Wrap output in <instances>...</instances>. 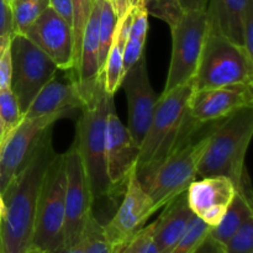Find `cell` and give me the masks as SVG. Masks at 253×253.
<instances>
[{
	"instance_id": "cell-1",
	"label": "cell",
	"mask_w": 253,
	"mask_h": 253,
	"mask_svg": "<svg viewBox=\"0 0 253 253\" xmlns=\"http://www.w3.org/2000/svg\"><path fill=\"white\" fill-rule=\"evenodd\" d=\"M54 153L49 126L37 141L22 169L1 192L4 210L0 253H26L32 247L37 199L44 172Z\"/></svg>"
},
{
	"instance_id": "cell-2",
	"label": "cell",
	"mask_w": 253,
	"mask_h": 253,
	"mask_svg": "<svg viewBox=\"0 0 253 253\" xmlns=\"http://www.w3.org/2000/svg\"><path fill=\"white\" fill-rule=\"evenodd\" d=\"M192 91V82H188L158 98L150 127L140 146L136 172L157 165L173 148L205 126L188 115Z\"/></svg>"
},
{
	"instance_id": "cell-3",
	"label": "cell",
	"mask_w": 253,
	"mask_h": 253,
	"mask_svg": "<svg viewBox=\"0 0 253 253\" xmlns=\"http://www.w3.org/2000/svg\"><path fill=\"white\" fill-rule=\"evenodd\" d=\"M253 135V106L244 108L214 123L209 141L198 165V177L230 178L239 188L246 172L245 158Z\"/></svg>"
},
{
	"instance_id": "cell-4",
	"label": "cell",
	"mask_w": 253,
	"mask_h": 253,
	"mask_svg": "<svg viewBox=\"0 0 253 253\" xmlns=\"http://www.w3.org/2000/svg\"><path fill=\"white\" fill-rule=\"evenodd\" d=\"M210 128L198 136L199 130L180 142L153 167L136 172L156 211L187 192L188 187L197 179L198 165L209 141Z\"/></svg>"
},
{
	"instance_id": "cell-5",
	"label": "cell",
	"mask_w": 253,
	"mask_h": 253,
	"mask_svg": "<svg viewBox=\"0 0 253 253\" xmlns=\"http://www.w3.org/2000/svg\"><path fill=\"white\" fill-rule=\"evenodd\" d=\"M114 103V95L106 93L103 88L91 105L82 109L77 121L74 142L81 155L94 202L115 195L106 173L105 162L106 123Z\"/></svg>"
},
{
	"instance_id": "cell-6",
	"label": "cell",
	"mask_w": 253,
	"mask_h": 253,
	"mask_svg": "<svg viewBox=\"0 0 253 253\" xmlns=\"http://www.w3.org/2000/svg\"><path fill=\"white\" fill-rule=\"evenodd\" d=\"M240 84L253 85V58L229 37L208 29L193 90Z\"/></svg>"
},
{
	"instance_id": "cell-7",
	"label": "cell",
	"mask_w": 253,
	"mask_h": 253,
	"mask_svg": "<svg viewBox=\"0 0 253 253\" xmlns=\"http://www.w3.org/2000/svg\"><path fill=\"white\" fill-rule=\"evenodd\" d=\"M66 169L63 153H54L42 179L35 216L32 247L53 253L64 244Z\"/></svg>"
},
{
	"instance_id": "cell-8",
	"label": "cell",
	"mask_w": 253,
	"mask_h": 253,
	"mask_svg": "<svg viewBox=\"0 0 253 253\" xmlns=\"http://www.w3.org/2000/svg\"><path fill=\"white\" fill-rule=\"evenodd\" d=\"M9 46L12 64L10 89L24 115L37 93L58 72V67L25 35H12Z\"/></svg>"
},
{
	"instance_id": "cell-9",
	"label": "cell",
	"mask_w": 253,
	"mask_h": 253,
	"mask_svg": "<svg viewBox=\"0 0 253 253\" xmlns=\"http://www.w3.org/2000/svg\"><path fill=\"white\" fill-rule=\"evenodd\" d=\"M170 32L172 54L162 95L192 82L208 34L207 12H184L179 21L170 29Z\"/></svg>"
},
{
	"instance_id": "cell-10",
	"label": "cell",
	"mask_w": 253,
	"mask_h": 253,
	"mask_svg": "<svg viewBox=\"0 0 253 253\" xmlns=\"http://www.w3.org/2000/svg\"><path fill=\"white\" fill-rule=\"evenodd\" d=\"M64 156L66 169V222L63 246H73L83 237L89 217L93 215L94 198L76 142Z\"/></svg>"
},
{
	"instance_id": "cell-11",
	"label": "cell",
	"mask_w": 253,
	"mask_h": 253,
	"mask_svg": "<svg viewBox=\"0 0 253 253\" xmlns=\"http://www.w3.org/2000/svg\"><path fill=\"white\" fill-rule=\"evenodd\" d=\"M61 115L25 119L5 137L0 147V190H4L10 180L22 169L36 147L42 133L53 125Z\"/></svg>"
},
{
	"instance_id": "cell-12",
	"label": "cell",
	"mask_w": 253,
	"mask_h": 253,
	"mask_svg": "<svg viewBox=\"0 0 253 253\" xmlns=\"http://www.w3.org/2000/svg\"><path fill=\"white\" fill-rule=\"evenodd\" d=\"M140 147L136 145L127 126L119 119L115 103L110 106L105 132V162L108 178L113 185L114 194L124 192L125 184L136 170Z\"/></svg>"
},
{
	"instance_id": "cell-13",
	"label": "cell",
	"mask_w": 253,
	"mask_h": 253,
	"mask_svg": "<svg viewBox=\"0 0 253 253\" xmlns=\"http://www.w3.org/2000/svg\"><path fill=\"white\" fill-rule=\"evenodd\" d=\"M250 106H253V85L240 84L193 90L187 111L197 124L209 125Z\"/></svg>"
},
{
	"instance_id": "cell-14",
	"label": "cell",
	"mask_w": 253,
	"mask_h": 253,
	"mask_svg": "<svg viewBox=\"0 0 253 253\" xmlns=\"http://www.w3.org/2000/svg\"><path fill=\"white\" fill-rule=\"evenodd\" d=\"M156 212L147 192L137 179L136 170L128 177L124 189V198L118 211L106 225L104 234L113 245L124 244L145 226L146 221Z\"/></svg>"
},
{
	"instance_id": "cell-15",
	"label": "cell",
	"mask_w": 253,
	"mask_h": 253,
	"mask_svg": "<svg viewBox=\"0 0 253 253\" xmlns=\"http://www.w3.org/2000/svg\"><path fill=\"white\" fill-rule=\"evenodd\" d=\"M121 86L127 98V128L136 145L140 147L150 127L153 111L160 98L151 85L145 54L124 74Z\"/></svg>"
},
{
	"instance_id": "cell-16",
	"label": "cell",
	"mask_w": 253,
	"mask_h": 253,
	"mask_svg": "<svg viewBox=\"0 0 253 253\" xmlns=\"http://www.w3.org/2000/svg\"><path fill=\"white\" fill-rule=\"evenodd\" d=\"M25 36L42 49L61 71L74 69L73 31L52 7H47L25 31Z\"/></svg>"
},
{
	"instance_id": "cell-17",
	"label": "cell",
	"mask_w": 253,
	"mask_h": 253,
	"mask_svg": "<svg viewBox=\"0 0 253 253\" xmlns=\"http://www.w3.org/2000/svg\"><path fill=\"white\" fill-rule=\"evenodd\" d=\"M99 14L100 0H95L84 30L78 63L73 74L84 106L91 105L104 88L99 72Z\"/></svg>"
},
{
	"instance_id": "cell-18",
	"label": "cell",
	"mask_w": 253,
	"mask_h": 253,
	"mask_svg": "<svg viewBox=\"0 0 253 253\" xmlns=\"http://www.w3.org/2000/svg\"><path fill=\"white\" fill-rule=\"evenodd\" d=\"M236 190L230 178L217 175L194 180L185 193L193 214L214 227L222 219Z\"/></svg>"
},
{
	"instance_id": "cell-19",
	"label": "cell",
	"mask_w": 253,
	"mask_h": 253,
	"mask_svg": "<svg viewBox=\"0 0 253 253\" xmlns=\"http://www.w3.org/2000/svg\"><path fill=\"white\" fill-rule=\"evenodd\" d=\"M59 71V69H58ZM63 76L54 74L53 78L37 93L24 113L25 119L61 115L68 118L84 108L76 79L71 71H62Z\"/></svg>"
},
{
	"instance_id": "cell-20",
	"label": "cell",
	"mask_w": 253,
	"mask_h": 253,
	"mask_svg": "<svg viewBox=\"0 0 253 253\" xmlns=\"http://www.w3.org/2000/svg\"><path fill=\"white\" fill-rule=\"evenodd\" d=\"M162 209L163 212L153 222V240L160 253H169L184 234L194 214L188 205L185 192L170 200Z\"/></svg>"
},
{
	"instance_id": "cell-21",
	"label": "cell",
	"mask_w": 253,
	"mask_h": 253,
	"mask_svg": "<svg viewBox=\"0 0 253 253\" xmlns=\"http://www.w3.org/2000/svg\"><path fill=\"white\" fill-rule=\"evenodd\" d=\"M131 20H132V10L118 21L113 44L106 57L105 66L101 74L104 90L110 95H115V93L121 86V82L124 78L123 52L128 35H130Z\"/></svg>"
},
{
	"instance_id": "cell-22",
	"label": "cell",
	"mask_w": 253,
	"mask_h": 253,
	"mask_svg": "<svg viewBox=\"0 0 253 253\" xmlns=\"http://www.w3.org/2000/svg\"><path fill=\"white\" fill-rule=\"evenodd\" d=\"M252 216V202L236 190V194L230 203L222 219L216 226L210 229L209 235L222 246L241 227V225Z\"/></svg>"
},
{
	"instance_id": "cell-23",
	"label": "cell",
	"mask_w": 253,
	"mask_h": 253,
	"mask_svg": "<svg viewBox=\"0 0 253 253\" xmlns=\"http://www.w3.org/2000/svg\"><path fill=\"white\" fill-rule=\"evenodd\" d=\"M118 21V16H116L109 0H100V14H99V72H100V78L103 74L104 66H105L106 57H108L110 47L113 44Z\"/></svg>"
},
{
	"instance_id": "cell-24",
	"label": "cell",
	"mask_w": 253,
	"mask_h": 253,
	"mask_svg": "<svg viewBox=\"0 0 253 253\" xmlns=\"http://www.w3.org/2000/svg\"><path fill=\"white\" fill-rule=\"evenodd\" d=\"M14 34L24 35L27 27L49 7V0H11Z\"/></svg>"
},
{
	"instance_id": "cell-25",
	"label": "cell",
	"mask_w": 253,
	"mask_h": 253,
	"mask_svg": "<svg viewBox=\"0 0 253 253\" xmlns=\"http://www.w3.org/2000/svg\"><path fill=\"white\" fill-rule=\"evenodd\" d=\"M83 253H118L121 247L126 244L124 242V244L113 245L111 242H109L104 234L103 224H100L94 215H91L86 222V226L83 232Z\"/></svg>"
},
{
	"instance_id": "cell-26",
	"label": "cell",
	"mask_w": 253,
	"mask_h": 253,
	"mask_svg": "<svg viewBox=\"0 0 253 253\" xmlns=\"http://www.w3.org/2000/svg\"><path fill=\"white\" fill-rule=\"evenodd\" d=\"M210 229L211 226L194 215L184 234L178 240L169 253H194L209 236Z\"/></svg>"
},
{
	"instance_id": "cell-27",
	"label": "cell",
	"mask_w": 253,
	"mask_h": 253,
	"mask_svg": "<svg viewBox=\"0 0 253 253\" xmlns=\"http://www.w3.org/2000/svg\"><path fill=\"white\" fill-rule=\"evenodd\" d=\"M94 4H95V0H72V10H73L72 31H73L74 40V69L72 74H74L77 63H78L84 30H85V25L88 22Z\"/></svg>"
},
{
	"instance_id": "cell-28",
	"label": "cell",
	"mask_w": 253,
	"mask_h": 253,
	"mask_svg": "<svg viewBox=\"0 0 253 253\" xmlns=\"http://www.w3.org/2000/svg\"><path fill=\"white\" fill-rule=\"evenodd\" d=\"M137 5L143 7L148 15L165 21L170 29L184 14L179 0H137Z\"/></svg>"
},
{
	"instance_id": "cell-29",
	"label": "cell",
	"mask_w": 253,
	"mask_h": 253,
	"mask_svg": "<svg viewBox=\"0 0 253 253\" xmlns=\"http://www.w3.org/2000/svg\"><path fill=\"white\" fill-rule=\"evenodd\" d=\"M22 118L24 115L11 89H0V120L4 125L6 135H9L21 123Z\"/></svg>"
},
{
	"instance_id": "cell-30",
	"label": "cell",
	"mask_w": 253,
	"mask_h": 253,
	"mask_svg": "<svg viewBox=\"0 0 253 253\" xmlns=\"http://www.w3.org/2000/svg\"><path fill=\"white\" fill-rule=\"evenodd\" d=\"M222 253H253V216L222 245Z\"/></svg>"
},
{
	"instance_id": "cell-31",
	"label": "cell",
	"mask_w": 253,
	"mask_h": 253,
	"mask_svg": "<svg viewBox=\"0 0 253 253\" xmlns=\"http://www.w3.org/2000/svg\"><path fill=\"white\" fill-rule=\"evenodd\" d=\"M14 35L10 0H0V53L9 46Z\"/></svg>"
},
{
	"instance_id": "cell-32",
	"label": "cell",
	"mask_w": 253,
	"mask_h": 253,
	"mask_svg": "<svg viewBox=\"0 0 253 253\" xmlns=\"http://www.w3.org/2000/svg\"><path fill=\"white\" fill-rule=\"evenodd\" d=\"M146 40L135 39V37H127L125 47L123 52V64H124V74L131 68L135 63L140 61L141 57L143 56L145 51Z\"/></svg>"
},
{
	"instance_id": "cell-33",
	"label": "cell",
	"mask_w": 253,
	"mask_h": 253,
	"mask_svg": "<svg viewBox=\"0 0 253 253\" xmlns=\"http://www.w3.org/2000/svg\"><path fill=\"white\" fill-rule=\"evenodd\" d=\"M148 32V14L143 7L136 6L132 7V20L130 26V37L135 39L147 40Z\"/></svg>"
},
{
	"instance_id": "cell-34",
	"label": "cell",
	"mask_w": 253,
	"mask_h": 253,
	"mask_svg": "<svg viewBox=\"0 0 253 253\" xmlns=\"http://www.w3.org/2000/svg\"><path fill=\"white\" fill-rule=\"evenodd\" d=\"M153 227L155 225L150 224L147 226H143L138 230L133 236L136 245V253H160L153 240Z\"/></svg>"
},
{
	"instance_id": "cell-35",
	"label": "cell",
	"mask_w": 253,
	"mask_h": 253,
	"mask_svg": "<svg viewBox=\"0 0 253 253\" xmlns=\"http://www.w3.org/2000/svg\"><path fill=\"white\" fill-rule=\"evenodd\" d=\"M242 39L244 48L253 58V0H249L242 20Z\"/></svg>"
},
{
	"instance_id": "cell-36",
	"label": "cell",
	"mask_w": 253,
	"mask_h": 253,
	"mask_svg": "<svg viewBox=\"0 0 253 253\" xmlns=\"http://www.w3.org/2000/svg\"><path fill=\"white\" fill-rule=\"evenodd\" d=\"M11 53H10V46H7L0 53V89L10 88V84H11Z\"/></svg>"
},
{
	"instance_id": "cell-37",
	"label": "cell",
	"mask_w": 253,
	"mask_h": 253,
	"mask_svg": "<svg viewBox=\"0 0 253 253\" xmlns=\"http://www.w3.org/2000/svg\"><path fill=\"white\" fill-rule=\"evenodd\" d=\"M49 7H52L72 27V22H73L72 0H49Z\"/></svg>"
},
{
	"instance_id": "cell-38",
	"label": "cell",
	"mask_w": 253,
	"mask_h": 253,
	"mask_svg": "<svg viewBox=\"0 0 253 253\" xmlns=\"http://www.w3.org/2000/svg\"><path fill=\"white\" fill-rule=\"evenodd\" d=\"M109 2L113 6L119 20L123 19L126 14L132 10L133 6L137 5V0H109Z\"/></svg>"
},
{
	"instance_id": "cell-39",
	"label": "cell",
	"mask_w": 253,
	"mask_h": 253,
	"mask_svg": "<svg viewBox=\"0 0 253 253\" xmlns=\"http://www.w3.org/2000/svg\"><path fill=\"white\" fill-rule=\"evenodd\" d=\"M209 0H179L183 12L205 11Z\"/></svg>"
},
{
	"instance_id": "cell-40",
	"label": "cell",
	"mask_w": 253,
	"mask_h": 253,
	"mask_svg": "<svg viewBox=\"0 0 253 253\" xmlns=\"http://www.w3.org/2000/svg\"><path fill=\"white\" fill-rule=\"evenodd\" d=\"M84 252V241L82 237L81 241L78 244L73 245V246H62L53 253H83Z\"/></svg>"
},
{
	"instance_id": "cell-41",
	"label": "cell",
	"mask_w": 253,
	"mask_h": 253,
	"mask_svg": "<svg viewBox=\"0 0 253 253\" xmlns=\"http://www.w3.org/2000/svg\"><path fill=\"white\" fill-rule=\"evenodd\" d=\"M133 236H135V235H133ZM133 236L132 239L128 240V241L121 247L120 251L118 253H136V245H135V240H133Z\"/></svg>"
},
{
	"instance_id": "cell-42",
	"label": "cell",
	"mask_w": 253,
	"mask_h": 253,
	"mask_svg": "<svg viewBox=\"0 0 253 253\" xmlns=\"http://www.w3.org/2000/svg\"><path fill=\"white\" fill-rule=\"evenodd\" d=\"M5 137H6V131H5V127H4V125H2L1 120H0V147H1Z\"/></svg>"
},
{
	"instance_id": "cell-43",
	"label": "cell",
	"mask_w": 253,
	"mask_h": 253,
	"mask_svg": "<svg viewBox=\"0 0 253 253\" xmlns=\"http://www.w3.org/2000/svg\"><path fill=\"white\" fill-rule=\"evenodd\" d=\"M26 253H48V252L43 251V250L37 249V247H31V249H30L29 251H26Z\"/></svg>"
},
{
	"instance_id": "cell-44",
	"label": "cell",
	"mask_w": 253,
	"mask_h": 253,
	"mask_svg": "<svg viewBox=\"0 0 253 253\" xmlns=\"http://www.w3.org/2000/svg\"><path fill=\"white\" fill-rule=\"evenodd\" d=\"M2 210H4V202H2L1 190H0V212H1V214H2Z\"/></svg>"
},
{
	"instance_id": "cell-45",
	"label": "cell",
	"mask_w": 253,
	"mask_h": 253,
	"mask_svg": "<svg viewBox=\"0 0 253 253\" xmlns=\"http://www.w3.org/2000/svg\"><path fill=\"white\" fill-rule=\"evenodd\" d=\"M212 253H222V246H220L216 251H214Z\"/></svg>"
},
{
	"instance_id": "cell-46",
	"label": "cell",
	"mask_w": 253,
	"mask_h": 253,
	"mask_svg": "<svg viewBox=\"0 0 253 253\" xmlns=\"http://www.w3.org/2000/svg\"><path fill=\"white\" fill-rule=\"evenodd\" d=\"M0 229H1V212H0Z\"/></svg>"
},
{
	"instance_id": "cell-47",
	"label": "cell",
	"mask_w": 253,
	"mask_h": 253,
	"mask_svg": "<svg viewBox=\"0 0 253 253\" xmlns=\"http://www.w3.org/2000/svg\"><path fill=\"white\" fill-rule=\"evenodd\" d=\"M10 1H11V0H10Z\"/></svg>"
}]
</instances>
